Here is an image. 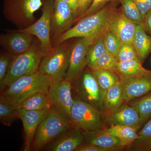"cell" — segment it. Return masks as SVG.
I'll list each match as a JSON object with an SVG mask.
<instances>
[{
	"mask_svg": "<svg viewBox=\"0 0 151 151\" xmlns=\"http://www.w3.org/2000/svg\"><path fill=\"white\" fill-rule=\"evenodd\" d=\"M19 119L18 109L13 108L0 100V122L7 127H10Z\"/></svg>",
	"mask_w": 151,
	"mask_h": 151,
	"instance_id": "f546056e",
	"label": "cell"
},
{
	"mask_svg": "<svg viewBox=\"0 0 151 151\" xmlns=\"http://www.w3.org/2000/svg\"><path fill=\"white\" fill-rule=\"evenodd\" d=\"M105 122L110 126L121 125L132 127L137 130L141 127L139 113L127 103H123L111 117L105 120Z\"/></svg>",
	"mask_w": 151,
	"mask_h": 151,
	"instance_id": "ac0fdd59",
	"label": "cell"
},
{
	"mask_svg": "<svg viewBox=\"0 0 151 151\" xmlns=\"http://www.w3.org/2000/svg\"><path fill=\"white\" fill-rule=\"evenodd\" d=\"M122 149L119 148L101 147L92 144L83 143L75 151H120Z\"/></svg>",
	"mask_w": 151,
	"mask_h": 151,
	"instance_id": "d590c367",
	"label": "cell"
},
{
	"mask_svg": "<svg viewBox=\"0 0 151 151\" xmlns=\"http://www.w3.org/2000/svg\"><path fill=\"white\" fill-rule=\"evenodd\" d=\"M74 82L75 96L80 100L94 105L101 110L106 92L100 88L91 70L82 72Z\"/></svg>",
	"mask_w": 151,
	"mask_h": 151,
	"instance_id": "9c48e42d",
	"label": "cell"
},
{
	"mask_svg": "<svg viewBox=\"0 0 151 151\" xmlns=\"http://www.w3.org/2000/svg\"><path fill=\"white\" fill-rule=\"evenodd\" d=\"M48 95L52 106L66 121L72 124L70 119L73 104L72 81L65 78L54 81L49 89Z\"/></svg>",
	"mask_w": 151,
	"mask_h": 151,
	"instance_id": "30bf717a",
	"label": "cell"
},
{
	"mask_svg": "<svg viewBox=\"0 0 151 151\" xmlns=\"http://www.w3.org/2000/svg\"><path fill=\"white\" fill-rule=\"evenodd\" d=\"M105 34L98 37L89 47L86 57V65L89 68L106 52L104 42Z\"/></svg>",
	"mask_w": 151,
	"mask_h": 151,
	"instance_id": "4316f807",
	"label": "cell"
},
{
	"mask_svg": "<svg viewBox=\"0 0 151 151\" xmlns=\"http://www.w3.org/2000/svg\"><path fill=\"white\" fill-rule=\"evenodd\" d=\"M151 139V117L142 129L138 133V138L127 149L129 151H137L142 145Z\"/></svg>",
	"mask_w": 151,
	"mask_h": 151,
	"instance_id": "4dcf8cb0",
	"label": "cell"
},
{
	"mask_svg": "<svg viewBox=\"0 0 151 151\" xmlns=\"http://www.w3.org/2000/svg\"><path fill=\"white\" fill-rule=\"evenodd\" d=\"M106 129L94 131H83L84 142L101 147L119 148L124 150V148L120 145L119 139L110 134Z\"/></svg>",
	"mask_w": 151,
	"mask_h": 151,
	"instance_id": "ffe728a7",
	"label": "cell"
},
{
	"mask_svg": "<svg viewBox=\"0 0 151 151\" xmlns=\"http://www.w3.org/2000/svg\"><path fill=\"white\" fill-rule=\"evenodd\" d=\"M137 151H151V139L142 145Z\"/></svg>",
	"mask_w": 151,
	"mask_h": 151,
	"instance_id": "60d3db41",
	"label": "cell"
},
{
	"mask_svg": "<svg viewBox=\"0 0 151 151\" xmlns=\"http://www.w3.org/2000/svg\"><path fill=\"white\" fill-rule=\"evenodd\" d=\"M116 59L118 62L132 60H139L137 53L133 44L122 42L116 56Z\"/></svg>",
	"mask_w": 151,
	"mask_h": 151,
	"instance_id": "d6a6232c",
	"label": "cell"
},
{
	"mask_svg": "<svg viewBox=\"0 0 151 151\" xmlns=\"http://www.w3.org/2000/svg\"><path fill=\"white\" fill-rule=\"evenodd\" d=\"M100 109L94 105L73 97L70 113L73 127L83 131H94L106 129L105 121Z\"/></svg>",
	"mask_w": 151,
	"mask_h": 151,
	"instance_id": "52a82bcc",
	"label": "cell"
},
{
	"mask_svg": "<svg viewBox=\"0 0 151 151\" xmlns=\"http://www.w3.org/2000/svg\"><path fill=\"white\" fill-rule=\"evenodd\" d=\"M52 105L48 93L37 92L28 97L22 103L19 108L28 111H42L50 109Z\"/></svg>",
	"mask_w": 151,
	"mask_h": 151,
	"instance_id": "603a6c76",
	"label": "cell"
},
{
	"mask_svg": "<svg viewBox=\"0 0 151 151\" xmlns=\"http://www.w3.org/2000/svg\"><path fill=\"white\" fill-rule=\"evenodd\" d=\"M142 24L146 32L151 36V10L144 17Z\"/></svg>",
	"mask_w": 151,
	"mask_h": 151,
	"instance_id": "74e56055",
	"label": "cell"
},
{
	"mask_svg": "<svg viewBox=\"0 0 151 151\" xmlns=\"http://www.w3.org/2000/svg\"><path fill=\"white\" fill-rule=\"evenodd\" d=\"M142 64L139 60H137L118 62L116 74L119 76L138 75L147 70Z\"/></svg>",
	"mask_w": 151,
	"mask_h": 151,
	"instance_id": "484cf974",
	"label": "cell"
},
{
	"mask_svg": "<svg viewBox=\"0 0 151 151\" xmlns=\"http://www.w3.org/2000/svg\"><path fill=\"white\" fill-rule=\"evenodd\" d=\"M110 3H120V0H92V3L89 7L80 17L77 20L78 22L79 20L84 17L93 14L97 12L101 9L103 8L106 4Z\"/></svg>",
	"mask_w": 151,
	"mask_h": 151,
	"instance_id": "836d02e7",
	"label": "cell"
},
{
	"mask_svg": "<svg viewBox=\"0 0 151 151\" xmlns=\"http://www.w3.org/2000/svg\"><path fill=\"white\" fill-rule=\"evenodd\" d=\"M8 33L0 36V45L9 53L17 55L28 50L35 37L28 33L17 30H9Z\"/></svg>",
	"mask_w": 151,
	"mask_h": 151,
	"instance_id": "9a60e30c",
	"label": "cell"
},
{
	"mask_svg": "<svg viewBox=\"0 0 151 151\" xmlns=\"http://www.w3.org/2000/svg\"><path fill=\"white\" fill-rule=\"evenodd\" d=\"M118 63L116 58L106 52L89 68V69L92 70L99 69L109 70L116 74Z\"/></svg>",
	"mask_w": 151,
	"mask_h": 151,
	"instance_id": "f1b7e54d",
	"label": "cell"
},
{
	"mask_svg": "<svg viewBox=\"0 0 151 151\" xmlns=\"http://www.w3.org/2000/svg\"><path fill=\"white\" fill-rule=\"evenodd\" d=\"M84 142L83 131L73 126L59 135L44 149L49 151H75Z\"/></svg>",
	"mask_w": 151,
	"mask_h": 151,
	"instance_id": "e0dca14e",
	"label": "cell"
},
{
	"mask_svg": "<svg viewBox=\"0 0 151 151\" xmlns=\"http://www.w3.org/2000/svg\"><path fill=\"white\" fill-rule=\"evenodd\" d=\"M53 79L39 70L31 75L18 78L1 92L0 100L19 109L28 97L37 92L48 93Z\"/></svg>",
	"mask_w": 151,
	"mask_h": 151,
	"instance_id": "6da1fadb",
	"label": "cell"
},
{
	"mask_svg": "<svg viewBox=\"0 0 151 151\" xmlns=\"http://www.w3.org/2000/svg\"><path fill=\"white\" fill-rule=\"evenodd\" d=\"M49 109L36 111L19 108V119L22 123L24 134V151H31L32 144L38 127Z\"/></svg>",
	"mask_w": 151,
	"mask_h": 151,
	"instance_id": "2e32d148",
	"label": "cell"
},
{
	"mask_svg": "<svg viewBox=\"0 0 151 151\" xmlns=\"http://www.w3.org/2000/svg\"><path fill=\"white\" fill-rule=\"evenodd\" d=\"M124 103L123 88L120 81L106 91L100 111L105 121Z\"/></svg>",
	"mask_w": 151,
	"mask_h": 151,
	"instance_id": "d6986e66",
	"label": "cell"
},
{
	"mask_svg": "<svg viewBox=\"0 0 151 151\" xmlns=\"http://www.w3.org/2000/svg\"><path fill=\"white\" fill-rule=\"evenodd\" d=\"M67 41L55 46L54 49L45 55L41 62L40 71L51 77L54 82L65 78L69 67L73 44Z\"/></svg>",
	"mask_w": 151,
	"mask_h": 151,
	"instance_id": "5b68a950",
	"label": "cell"
},
{
	"mask_svg": "<svg viewBox=\"0 0 151 151\" xmlns=\"http://www.w3.org/2000/svg\"><path fill=\"white\" fill-rule=\"evenodd\" d=\"M99 37L90 36L80 38L73 44L69 67L64 78L73 82L81 75L87 65L86 57L89 47Z\"/></svg>",
	"mask_w": 151,
	"mask_h": 151,
	"instance_id": "8fae6325",
	"label": "cell"
},
{
	"mask_svg": "<svg viewBox=\"0 0 151 151\" xmlns=\"http://www.w3.org/2000/svg\"><path fill=\"white\" fill-rule=\"evenodd\" d=\"M62 1L67 4L70 7V8L72 9V11L75 14L76 19L78 16V8H79L78 1L77 0H62Z\"/></svg>",
	"mask_w": 151,
	"mask_h": 151,
	"instance_id": "ab89813d",
	"label": "cell"
},
{
	"mask_svg": "<svg viewBox=\"0 0 151 151\" xmlns=\"http://www.w3.org/2000/svg\"><path fill=\"white\" fill-rule=\"evenodd\" d=\"M124 103L137 99L151 91V70L133 76H119Z\"/></svg>",
	"mask_w": 151,
	"mask_h": 151,
	"instance_id": "7c38bea8",
	"label": "cell"
},
{
	"mask_svg": "<svg viewBox=\"0 0 151 151\" xmlns=\"http://www.w3.org/2000/svg\"><path fill=\"white\" fill-rule=\"evenodd\" d=\"M143 17L151 10V0H133Z\"/></svg>",
	"mask_w": 151,
	"mask_h": 151,
	"instance_id": "8d00e7d4",
	"label": "cell"
},
{
	"mask_svg": "<svg viewBox=\"0 0 151 151\" xmlns=\"http://www.w3.org/2000/svg\"><path fill=\"white\" fill-rule=\"evenodd\" d=\"M127 103L137 111L139 115L142 127L151 117V91L142 97Z\"/></svg>",
	"mask_w": 151,
	"mask_h": 151,
	"instance_id": "cb8c5ba5",
	"label": "cell"
},
{
	"mask_svg": "<svg viewBox=\"0 0 151 151\" xmlns=\"http://www.w3.org/2000/svg\"><path fill=\"white\" fill-rule=\"evenodd\" d=\"M121 9L124 14L137 24H142L143 17L133 0H120Z\"/></svg>",
	"mask_w": 151,
	"mask_h": 151,
	"instance_id": "83f0119b",
	"label": "cell"
},
{
	"mask_svg": "<svg viewBox=\"0 0 151 151\" xmlns=\"http://www.w3.org/2000/svg\"><path fill=\"white\" fill-rule=\"evenodd\" d=\"M76 16L69 5L62 0H55L52 17L51 37L55 40L72 27Z\"/></svg>",
	"mask_w": 151,
	"mask_h": 151,
	"instance_id": "5bb4252c",
	"label": "cell"
},
{
	"mask_svg": "<svg viewBox=\"0 0 151 151\" xmlns=\"http://www.w3.org/2000/svg\"><path fill=\"white\" fill-rule=\"evenodd\" d=\"M104 42L106 52L116 58L122 43L119 38L109 29L105 33Z\"/></svg>",
	"mask_w": 151,
	"mask_h": 151,
	"instance_id": "1f68e13d",
	"label": "cell"
},
{
	"mask_svg": "<svg viewBox=\"0 0 151 151\" xmlns=\"http://www.w3.org/2000/svg\"><path fill=\"white\" fill-rule=\"evenodd\" d=\"M14 55L11 53H6L1 55L0 57V84L2 83L6 74L7 72L9 66Z\"/></svg>",
	"mask_w": 151,
	"mask_h": 151,
	"instance_id": "e575fe53",
	"label": "cell"
},
{
	"mask_svg": "<svg viewBox=\"0 0 151 151\" xmlns=\"http://www.w3.org/2000/svg\"><path fill=\"white\" fill-rule=\"evenodd\" d=\"M92 0H89V4H90H90H91V3H92Z\"/></svg>",
	"mask_w": 151,
	"mask_h": 151,
	"instance_id": "b9f144b4",
	"label": "cell"
},
{
	"mask_svg": "<svg viewBox=\"0 0 151 151\" xmlns=\"http://www.w3.org/2000/svg\"><path fill=\"white\" fill-rule=\"evenodd\" d=\"M111 134L119 139L120 145L127 149L138 138V133L136 129L127 126L112 125L106 129Z\"/></svg>",
	"mask_w": 151,
	"mask_h": 151,
	"instance_id": "7402d4cb",
	"label": "cell"
},
{
	"mask_svg": "<svg viewBox=\"0 0 151 151\" xmlns=\"http://www.w3.org/2000/svg\"><path fill=\"white\" fill-rule=\"evenodd\" d=\"M42 1V13L40 19L28 27L17 30L35 37L40 42L42 49L46 55L51 52L54 48L51 40V22L55 0Z\"/></svg>",
	"mask_w": 151,
	"mask_h": 151,
	"instance_id": "ba28073f",
	"label": "cell"
},
{
	"mask_svg": "<svg viewBox=\"0 0 151 151\" xmlns=\"http://www.w3.org/2000/svg\"><path fill=\"white\" fill-rule=\"evenodd\" d=\"M113 6L109 22V29L116 35L122 43H132L137 25L128 19L122 12L121 7Z\"/></svg>",
	"mask_w": 151,
	"mask_h": 151,
	"instance_id": "4fadbf2b",
	"label": "cell"
},
{
	"mask_svg": "<svg viewBox=\"0 0 151 151\" xmlns=\"http://www.w3.org/2000/svg\"><path fill=\"white\" fill-rule=\"evenodd\" d=\"M91 70L103 92H106L108 89L120 81L119 76L110 70L104 69Z\"/></svg>",
	"mask_w": 151,
	"mask_h": 151,
	"instance_id": "d4e9b609",
	"label": "cell"
},
{
	"mask_svg": "<svg viewBox=\"0 0 151 151\" xmlns=\"http://www.w3.org/2000/svg\"><path fill=\"white\" fill-rule=\"evenodd\" d=\"M78 2V14L77 18L75 20V22H76L80 17L85 12V11L88 9L90 6L89 0H77Z\"/></svg>",
	"mask_w": 151,
	"mask_h": 151,
	"instance_id": "f35d334b",
	"label": "cell"
},
{
	"mask_svg": "<svg viewBox=\"0 0 151 151\" xmlns=\"http://www.w3.org/2000/svg\"><path fill=\"white\" fill-rule=\"evenodd\" d=\"M45 55L41 43L35 38L30 48L22 54L14 55L2 83L1 92L18 78L31 75L39 70L42 60Z\"/></svg>",
	"mask_w": 151,
	"mask_h": 151,
	"instance_id": "3957f363",
	"label": "cell"
},
{
	"mask_svg": "<svg viewBox=\"0 0 151 151\" xmlns=\"http://www.w3.org/2000/svg\"><path fill=\"white\" fill-rule=\"evenodd\" d=\"M132 44L140 61L142 64L151 53V36L146 32L142 24L137 25Z\"/></svg>",
	"mask_w": 151,
	"mask_h": 151,
	"instance_id": "44dd1931",
	"label": "cell"
},
{
	"mask_svg": "<svg viewBox=\"0 0 151 151\" xmlns=\"http://www.w3.org/2000/svg\"><path fill=\"white\" fill-rule=\"evenodd\" d=\"M117 3H110L93 14L84 17L70 29L54 40V47L73 38L100 37L109 29V22L113 6Z\"/></svg>",
	"mask_w": 151,
	"mask_h": 151,
	"instance_id": "7a4b0ae2",
	"label": "cell"
},
{
	"mask_svg": "<svg viewBox=\"0 0 151 151\" xmlns=\"http://www.w3.org/2000/svg\"><path fill=\"white\" fill-rule=\"evenodd\" d=\"M73 127L56 111L53 106L38 127L32 144L31 150L44 148L59 135Z\"/></svg>",
	"mask_w": 151,
	"mask_h": 151,
	"instance_id": "277c9868",
	"label": "cell"
},
{
	"mask_svg": "<svg viewBox=\"0 0 151 151\" xmlns=\"http://www.w3.org/2000/svg\"><path fill=\"white\" fill-rule=\"evenodd\" d=\"M42 5V0H4L3 14L19 29H23L36 21L35 13Z\"/></svg>",
	"mask_w": 151,
	"mask_h": 151,
	"instance_id": "8992f818",
	"label": "cell"
}]
</instances>
